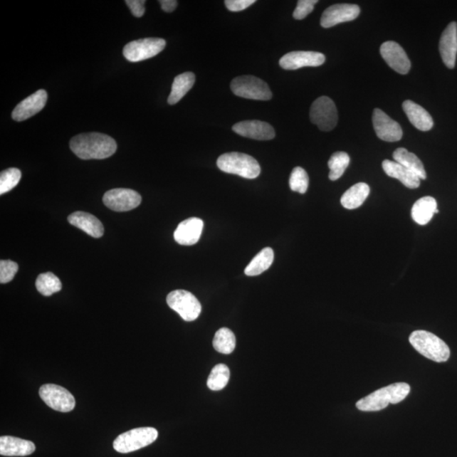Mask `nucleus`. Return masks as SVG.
I'll list each match as a JSON object with an SVG mask.
<instances>
[{
    "instance_id": "f257e3e1",
    "label": "nucleus",
    "mask_w": 457,
    "mask_h": 457,
    "mask_svg": "<svg viewBox=\"0 0 457 457\" xmlns=\"http://www.w3.org/2000/svg\"><path fill=\"white\" fill-rule=\"evenodd\" d=\"M70 147L80 159H105L115 154L117 143L105 134L90 132L74 137L70 142Z\"/></svg>"
},
{
    "instance_id": "f03ea898",
    "label": "nucleus",
    "mask_w": 457,
    "mask_h": 457,
    "mask_svg": "<svg viewBox=\"0 0 457 457\" xmlns=\"http://www.w3.org/2000/svg\"><path fill=\"white\" fill-rule=\"evenodd\" d=\"M410 387L406 383H396L381 388L357 402L358 410L362 411H381L389 404H397L410 393Z\"/></svg>"
},
{
    "instance_id": "7ed1b4c3",
    "label": "nucleus",
    "mask_w": 457,
    "mask_h": 457,
    "mask_svg": "<svg viewBox=\"0 0 457 457\" xmlns=\"http://www.w3.org/2000/svg\"><path fill=\"white\" fill-rule=\"evenodd\" d=\"M409 342L415 350L436 362L448 361L451 356L449 347L438 336L425 330H416L409 337Z\"/></svg>"
},
{
    "instance_id": "20e7f679",
    "label": "nucleus",
    "mask_w": 457,
    "mask_h": 457,
    "mask_svg": "<svg viewBox=\"0 0 457 457\" xmlns=\"http://www.w3.org/2000/svg\"><path fill=\"white\" fill-rule=\"evenodd\" d=\"M217 167L222 172L246 179L257 178L261 168L256 159L243 152H226L219 157Z\"/></svg>"
},
{
    "instance_id": "39448f33",
    "label": "nucleus",
    "mask_w": 457,
    "mask_h": 457,
    "mask_svg": "<svg viewBox=\"0 0 457 457\" xmlns=\"http://www.w3.org/2000/svg\"><path fill=\"white\" fill-rule=\"evenodd\" d=\"M158 436V430L152 427L129 430L115 438L113 443L114 449L119 453H130L151 445Z\"/></svg>"
},
{
    "instance_id": "423d86ee",
    "label": "nucleus",
    "mask_w": 457,
    "mask_h": 457,
    "mask_svg": "<svg viewBox=\"0 0 457 457\" xmlns=\"http://www.w3.org/2000/svg\"><path fill=\"white\" fill-rule=\"evenodd\" d=\"M231 88L235 95L254 100H270L272 92L264 80L253 75L238 76L232 80Z\"/></svg>"
},
{
    "instance_id": "0eeeda50",
    "label": "nucleus",
    "mask_w": 457,
    "mask_h": 457,
    "mask_svg": "<svg viewBox=\"0 0 457 457\" xmlns=\"http://www.w3.org/2000/svg\"><path fill=\"white\" fill-rule=\"evenodd\" d=\"M167 303L172 310L176 311L187 322L196 320L201 312L198 298L187 290L172 291L168 295Z\"/></svg>"
},
{
    "instance_id": "6e6552de",
    "label": "nucleus",
    "mask_w": 457,
    "mask_h": 457,
    "mask_svg": "<svg viewBox=\"0 0 457 457\" xmlns=\"http://www.w3.org/2000/svg\"><path fill=\"white\" fill-rule=\"evenodd\" d=\"M167 46L163 38H149L135 40L124 47L123 55L129 61L139 62L149 60L159 55Z\"/></svg>"
},
{
    "instance_id": "1a4fd4ad",
    "label": "nucleus",
    "mask_w": 457,
    "mask_h": 457,
    "mask_svg": "<svg viewBox=\"0 0 457 457\" xmlns=\"http://www.w3.org/2000/svg\"><path fill=\"white\" fill-rule=\"evenodd\" d=\"M310 120L322 132H330L338 122L337 109L331 98L325 96L317 98L310 110Z\"/></svg>"
},
{
    "instance_id": "9d476101",
    "label": "nucleus",
    "mask_w": 457,
    "mask_h": 457,
    "mask_svg": "<svg viewBox=\"0 0 457 457\" xmlns=\"http://www.w3.org/2000/svg\"><path fill=\"white\" fill-rule=\"evenodd\" d=\"M39 396L52 409L61 412H69L75 406V398L69 391L60 385L47 384L39 389Z\"/></svg>"
},
{
    "instance_id": "9b49d317",
    "label": "nucleus",
    "mask_w": 457,
    "mask_h": 457,
    "mask_svg": "<svg viewBox=\"0 0 457 457\" xmlns=\"http://www.w3.org/2000/svg\"><path fill=\"white\" fill-rule=\"evenodd\" d=\"M106 207L116 212L130 211L141 204L142 196L136 191L127 188H116L107 191L103 198Z\"/></svg>"
},
{
    "instance_id": "f8f14e48",
    "label": "nucleus",
    "mask_w": 457,
    "mask_h": 457,
    "mask_svg": "<svg viewBox=\"0 0 457 457\" xmlns=\"http://www.w3.org/2000/svg\"><path fill=\"white\" fill-rule=\"evenodd\" d=\"M360 14V8L357 4H338L327 8L322 13L320 24L322 28H330L355 20Z\"/></svg>"
},
{
    "instance_id": "ddd939ff",
    "label": "nucleus",
    "mask_w": 457,
    "mask_h": 457,
    "mask_svg": "<svg viewBox=\"0 0 457 457\" xmlns=\"http://www.w3.org/2000/svg\"><path fill=\"white\" fill-rule=\"evenodd\" d=\"M325 62V56L322 53L313 51H293L286 53L280 60L281 68L294 70L303 67L320 66Z\"/></svg>"
},
{
    "instance_id": "4468645a",
    "label": "nucleus",
    "mask_w": 457,
    "mask_h": 457,
    "mask_svg": "<svg viewBox=\"0 0 457 457\" xmlns=\"http://www.w3.org/2000/svg\"><path fill=\"white\" fill-rule=\"evenodd\" d=\"M373 124L376 135L381 140L389 142L401 140L403 135L401 125L384 111L379 109L374 110Z\"/></svg>"
},
{
    "instance_id": "2eb2a0df",
    "label": "nucleus",
    "mask_w": 457,
    "mask_h": 457,
    "mask_svg": "<svg viewBox=\"0 0 457 457\" xmlns=\"http://www.w3.org/2000/svg\"><path fill=\"white\" fill-rule=\"evenodd\" d=\"M381 56L389 67L396 73L406 75L411 69V61L400 44L396 42H385L380 47Z\"/></svg>"
},
{
    "instance_id": "dca6fc26",
    "label": "nucleus",
    "mask_w": 457,
    "mask_h": 457,
    "mask_svg": "<svg viewBox=\"0 0 457 457\" xmlns=\"http://www.w3.org/2000/svg\"><path fill=\"white\" fill-rule=\"evenodd\" d=\"M48 94L46 90H38L25 98L12 112V119L16 122H23L38 114L46 107Z\"/></svg>"
},
{
    "instance_id": "f3484780",
    "label": "nucleus",
    "mask_w": 457,
    "mask_h": 457,
    "mask_svg": "<svg viewBox=\"0 0 457 457\" xmlns=\"http://www.w3.org/2000/svg\"><path fill=\"white\" fill-rule=\"evenodd\" d=\"M233 131L238 135L258 141L272 140L275 137V129L268 123L260 120H246L233 125Z\"/></svg>"
},
{
    "instance_id": "a211bd4d",
    "label": "nucleus",
    "mask_w": 457,
    "mask_h": 457,
    "mask_svg": "<svg viewBox=\"0 0 457 457\" xmlns=\"http://www.w3.org/2000/svg\"><path fill=\"white\" fill-rule=\"evenodd\" d=\"M204 221L199 218H189L179 224L174 238L183 246H192L198 243L203 232Z\"/></svg>"
},
{
    "instance_id": "6ab92c4d",
    "label": "nucleus",
    "mask_w": 457,
    "mask_h": 457,
    "mask_svg": "<svg viewBox=\"0 0 457 457\" xmlns=\"http://www.w3.org/2000/svg\"><path fill=\"white\" fill-rule=\"evenodd\" d=\"M440 52L445 65L448 68L453 69L457 53L456 22H451L443 31L440 41Z\"/></svg>"
},
{
    "instance_id": "aec40b11",
    "label": "nucleus",
    "mask_w": 457,
    "mask_h": 457,
    "mask_svg": "<svg viewBox=\"0 0 457 457\" xmlns=\"http://www.w3.org/2000/svg\"><path fill=\"white\" fill-rule=\"evenodd\" d=\"M68 221L70 225L86 232L94 238H100L104 235L105 227L100 219L94 215L85 212H75L69 215Z\"/></svg>"
},
{
    "instance_id": "412c9836",
    "label": "nucleus",
    "mask_w": 457,
    "mask_h": 457,
    "mask_svg": "<svg viewBox=\"0 0 457 457\" xmlns=\"http://www.w3.org/2000/svg\"><path fill=\"white\" fill-rule=\"evenodd\" d=\"M402 107L410 122L419 131L428 132L432 129L434 127L432 116L422 106L416 104L414 101L406 100L403 103Z\"/></svg>"
},
{
    "instance_id": "4be33fe9",
    "label": "nucleus",
    "mask_w": 457,
    "mask_h": 457,
    "mask_svg": "<svg viewBox=\"0 0 457 457\" xmlns=\"http://www.w3.org/2000/svg\"><path fill=\"white\" fill-rule=\"evenodd\" d=\"M33 442L13 436L0 438V454L6 456H26L33 453Z\"/></svg>"
},
{
    "instance_id": "5701e85b",
    "label": "nucleus",
    "mask_w": 457,
    "mask_h": 457,
    "mask_svg": "<svg viewBox=\"0 0 457 457\" xmlns=\"http://www.w3.org/2000/svg\"><path fill=\"white\" fill-rule=\"evenodd\" d=\"M382 167L385 174L389 177L397 179L403 185L416 189L419 187L421 179L411 170L403 167V165L389 159L384 160Z\"/></svg>"
},
{
    "instance_id": "b1692460",
    "label": "nucleus",
    "mask_w": 457,
    "mask_h": 457,
    "mask_svg": "<svg viewBox=\"0 0 457 457\" xmlns=\"http://www.w3.org/2000/svg\"><path fill=\"white\" fill-rule=\"evenodd\" d=\"M436 213H438L437 201L432 196L419 199L411 208V218L420 226L427 225Z\"/></svg>"
},
{
    "instance_id": "393cba45",
    "label": "nucleus",
    "mask_w": 457,
    "mask_h": 457,
    "mask_svg": "<svg viewBox=\"0 0 457 457\" xmlns=\"http://www.w3.org/2000/svg\"><path fill=\"white\" fill-rule=\"evenodd\" d=\"M370 192V187L367 184L360 182L352 186L345 192L340 203L345 209H356L364 204Z\"/></svg>"
},
{
    "instance_id": "a878e982",
    "label": "nucleus",
    "mask_w": 457,
    "mask_h": 457,
    "mask_svg": "<svg viewBox=\"0 0 457 457\" xmlns=\"http://www.w3.org/2000/svg\"><path fill=\"white\" fill-rule=\"evenodd\" d=\"M393 158L396 162L403 165V167L416 174L421 180H425L427 178V174L425 172L422 161L414 154L404 149V147H400V149H397L394 152Z\"/></svg>"
},
{
    "instance_id": "bb28decb",
    "label": "nucleus",
    "mask_w": 457,
    "mask_h": 457,
    "mask_svg": "<svg viewBox=\"0 0 457 457\" xmlns=\"http://www.w3.org/2000/svg\"><path fill=\"white\" fill-rule=\"evenodd\" d=\"M195 80V75L192 73H185L177 75L174 80L172 93L168 98L169 105H174L181 101L182 98L194 87Z\"/></svg>"
},
{
    "instance_id": "cd10ccee",
    "label": "nucleus",
    "mask_w": 457,
    "mask_h": 457,
    "mask_svg": "<svg viewBox=\"0 0 457 457\" xmlns=\"http://www.w3.org/2000/svg\"><path fill=\"white\" fill-rule=\"evenodd\" d=\"M274 251L270 248H263L251 261L245 268V274L248 276H257L268 270L274 262Z\"/></svg>"
},
{
    "instance_id": "c85d7f7f",
    "label": "nucleus",
    "mask_w": 457,
    "mask_h": 457,
    "mask_svg": "<svg viewBox=\"0 0 457 457\" xmlns=\"http://www.w3.org/2000/svg\"><path fill=\"white\" fill-rule=\"evenodd\" d=\"M236 336L230 329H219L215 334L213 346L215 350L222 354H231L236 348Z\"/></svg>"
},
{
    "instance_id": "c756f323",
    "label": "nucleus",
    "mask_w": 457,
    "mask_h": 457,
    "mask_svg": "<svg viewBox=\"0 0 457 457\" xmlns=\"http://www.w3.org/2000/svg\"><path fill=\"white\" fill-rule=\"evenodd\" d=\"M36 288L43 295L51 297L53 294L59 293L62 289V284L59 278L51 272L39 275L36 280Z\"/></svg>"
},
{
    "instance_id": "7c9ffc66",
    "label": "nucleus",
    "mask_w": 457,
    "mask_h": 457,
    "mask_svg": "<svg viewBox=\"0 0 457 457\" xmlns=\"http://www.w3.org/2000/svg\"><path fill=\"white\" fill-rule=\"evenodd\" d=\"M230 369L225 364H218L213 367L207 381L208 387L213 392L221 391L230 379Z\"/></svg>"
},
{
    "instance_id": "2f4dec72",
    "label": "nucleus",
    "mask_w": 457,
    "mask_h": 457,
    "mask_svg": "<svg viewBox=\"0 0 457 457\" xmlns=\"http://www.w3.org/2000/svg\"><path fill=\"white\" fill-rule=\"evenodd\" d=\"M350 164V157L345 152H336L330 157L329 168L330 169L329 178L331 181L338 180L343 176L345 172Z\"/></svg>"
},
{
    "instance_id": "473e14b6",
    "label": "nucleus",
    "mask_w": 457,
    "mask_h": 457,
    "mask_svg": "<svg viewBox=\"0 0 457 457\" xmlns=\"http://www.w3.org/2000/svg\"><path fill=\"white\" fill-rule=\"evenodd\" d=\"M21 172L19 169L10 168L0 174V194L3 195L15 188L20 182Z\"/></svg>"
},
{
    "instance_id": "72a5a7b5",
    "label": "nucleus",
    "mask_w": 457,
    "mask_h": 457,
    "mask_svg": "<svg viewBox=\"0 0 457 457\" xmlns=\"http://www.w3.org/2000/svg\"><path fill=\"white\" fill-rule=\"evenodd\" d=\"M290 187L293 191L299 194H306L309 185V177L306 170L302 167H295L290 177Z\"/></svg>"
},
{
    "instance_id": "f704fd0d",
    "label": "nucleus",
    "mask_w": 457,
    "mask_h": 457,
    "mask_svg": "<svg viewBox=\"0 0 457 457\" xmlns=\"http://www.w3.org/2000/svg\"><path fill=\"white\" fill-rule=\"evenodd\" d=\"M18 271V264L11 260L0 261V283L6 284L11 282Z\"/></svg>"
},
{
    "instance_id": "c9c22d12",
    "label": "nucleus",
    "mask_w": 457,
    "mask_h": 457,
    "mask_svg": "<svg viewBox=\"0 0 457 457\" xmlns=\"http://www.w3.org/2000/svg\"><path fill=\"white\" fill-rule=\"evenodd\" d=\"M317 3V0H299L298 6L293 12L295 20H303L312 12Z\"/></svg>"
},
{
    "instance_id": "e433bc0d",
    "label": "nucleus",
    "mask_w": 457,
    "mask_h": 457,
    "mask_svg": "<svg viewBox=\"0 0 457 457\" xmlns=\"http://www.w3.org/2000/svg\"><path fill=\"white\" fill-rule=\"evenodd\" d=\"M255 2V0H226L225 4L228 11L238 12L246 10Z\"/></svg>"
},
{
    "instance_id": "4c0bfd02",
    "label": "nucleus",
    "mask_w": 457,
    "mask_h": 457,
    "mask_svg": "<svg viewBox=\"0 0 457 457\" xmlns=\"http://www.w3.org/2000/svg\"><path fill=\"white\" fill-rule=\"evenodd\" d=\"M145 0H127L125 4L131 10L132 14L136 17H142L145 13Z\"/></svg>"
},
{
    "instance_id": "58836bf2",
    "label": "nucleus",
    "mask_w": 457,
    "mask_h": 457,
    "mask_svg": "<svg viewBox=\"0 0 457 457\" xmlns=\"http://www.w3.org/2000/svg\"><path fill=\"white\" fill-rule=\"evenodd\" d=\"M159 4L164 11L170 13L176 10L178 2L177 0H160Z\"/></svg>"
}]
</instances>
